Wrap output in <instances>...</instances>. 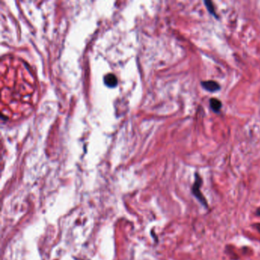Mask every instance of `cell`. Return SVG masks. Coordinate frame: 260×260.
<instances>
[{
	"label": "cell",
	"mask_w": 260,
	"mask_h": 260,
	"mask_svg": "<svg viewBox=\"0 0 260 260\" xmlns=\"http://www.w3.org/2000/svg\"><path fill=\"white\" fill-rule=\"evenodd\" d=\"M202 184H203L202 178L201 177L199 173L195 172V182H194L193 185H192V188H191V192H192V195H193L194 197H195L197 200L200 202V204L202 206L208 209V202H207V199L205 197V195L201 192V187H202Z\"/></svg>",
	"instance_id": "1"
},
{
	"label": "cell",
	"mask_w": 260,
	"mask_h": 260,
	"mask_svg": "<svg viewBox=\"0 0 260 260\" xmlns=\"http://www.w3.org/2000/svg\"><path fill=\"white\" fill-rule=\"evenodd\" d=\"M202 85L205 89L208 90L209 92H211V93H214V92H216L220 89V85H219V84L217 83V82L213 81V80L202 82Z\"/></svg>",
	"instance_id": "2"
},
{
	"label": "cell",
	"mask_w": 260,
	"mask_h": 260,
	"mask_svg": "<svg viewBox=\"0 0 260 260\" xmlns=\"http://www.w3.org/2000/svg\"><path fill=\"white\" fill-rule=\"evenodd\" d=\"M104 82L107 86L111 87V88H114V87L117 86V85H118L117 77L112 73H108L105 75L104 77Z\"/></svg>",
	"instance_id": "3"
},
{
	"label": "cell",
	"mask_w": 260,
	"mask_h": 260,
	"mask_svg": "<svg viewBox=\"0 0 260 260\" xmlns=\"http://www.w3.org/2000/svg\"><path fill=\"white\" fill-rule=\"evenodd\" d=\"M210 105L211 109L214 111H215V112H218L222 107V104L220 101L217 99V98H211L210 100Z\"/></svg>",
	"instance_id": "4"
},
{
	"label": "cell",
	"mask_w": 260,
	"mask_h": 260,
	"mask_svg": "<svg viewBox=\"0 0 260 260\" xmlns=\"http://www.w3.org/2000/svg\"><path fill=\"white\" fill-rule=\"evenodd\" d=\"M205 6H206L207 9H208L209 12H210V14L213 15H214L215 17H217V15L215 14V10H214V8L213 3H212L210 1H208V0H206V1H205Z\"/></svg>",
	"instance_id": "5"
},
{
	"label": "cell",
	"mask_w": 260,
	"mask_h": 260,
	"mask_svg": "<svg viewBox=\"0 0 260 260\" xmlns=\"http://www.w3.org/2000/svg\"><path fill=\"white\" fill-rule=\"evenodd\" d=\"M253 227H254V228L260 233V223H256V224H253Z\"/></svg>",
	"instance_id": "6"
},
{
	"label": "cell",
	"mask_w": 260,
	"mask_h": 260,
	"mask_svg": "<svg viewBox=\"0 0 260 260\" xmlns=\"http://www.w3.org/2000/svg\"><path fill=\"white\" fill-rule=\"evenodd\" d=\"M256 214L257 215V216L260 217V207L259 208H258L256 209Z\"/></svg>",
	"instance_id": "7"
}]
</instances>
